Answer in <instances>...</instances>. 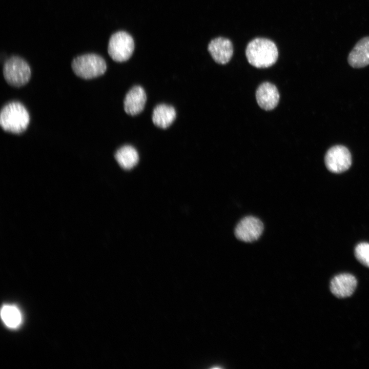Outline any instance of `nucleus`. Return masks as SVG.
<instances>
[{
    "instance_id": "1",
    "label": "nucleus",
    "mask_w": 369,
    "mask_h": 369,
    "mask_svg": "<svg viewBox=\"0 0 369 369\" xmlns=\"http://www.w3.org/2000/svg\"><path fill=\"white\" fill-rule=\"evenodd\" d=\"M245 55L248 62L257 68H266L273 65L278 57V49L271 40L256 38L248 44Z\"/></svg>"
},
{
    "instance_id": "2",
    "label": "nucleus",
    "mask_w": 369,
    "mask_h": 369,
    "mask_svg": "<svg viewBox=\"0 0 369 369\" xmlns=\"http://www.w3.org/2000/svg\"><path fill=\"white\" fill-rule=\"evenodd\" d=\"M30 115L20 102L12 101L5 105L0 113V125L5 131L20 134L27 128Z\"/></svg>"
},
{
    "instance_id": "3",
    "label": "nucleus",
    "mask_w": 369,
    "mask_h": 369,
    "mask_svg": "<svg viewBox=\"0 0 369 369\" xmlns=\"http://www.w3.org/2000/svg\"><path fill=\"white\" fill-rule=\"evenodd\" d=\"M71 67L77 76L89 79L104 74L107 69V64L101 56L88 53L74 58L72 61Z\"/></svg>"
},
{
    "instance_id": "4",
    "label": "nucleus",
    "mask_w": 369,
    "mask_h": 369,
    "mask_svg": "<svg viewBox=\"0 0 369 369\" xmlns=\"http://www.w3.org/2000/svg\"><path fill=\"white\" fill-rule=\"evenodd\" d=\"M3 73L6 82L15 87L25 85L29 81L31 75L29 64L17 56H11L5 62Z\"/></svg>"
},
{
    "instance_id": "5",
    "label": "nucleus",
    "mask_w": 369,
    "mask_h": 369,
    "mask_svg": "<svg viewBox=\"0 0 369 369\" xmlns=\"http://www.w3.org/2000/svg\"><path fill=\"white\" fill-rule=\"evenodd\" d=\"M134 49V39L127 32H116L109 39L108 52L109 56L115 61L123 62L128 60L132 55Z\"/></svg>"
},
{
    "instance_id": "6",
    "label": "nucleus",
    "mask_w": 369,
    "mask_h": 369,
    "mask_svg": "<svg viewBox=\"0 0 369 369\" xmlns=\"http://www.w3.org/2000/svg\"><path fill=\"white\" fill-rule=\"evenodd\" d=\"M327 169L334 173L346 171L352 165V156L347 148L342 145H336L330 148L324 157Z\"/></svg>"
},
{
    "instance_id": "7",
    "label": "nucleus",
    "mask_w": 369,
    "mask_h": 369,
    "mask_svg": "<svg viewBox=\"0 0 369 369\" xmlns=\"http://www.w3.org/2000/svg\"><path fill=\"white\" fill-rule=\"evenodd\" d=\"M263 224L258 218L248 216L242 218L235 229L236 238L243 242H252L256 241L263 231Z\"/></svg>"
},
{
    "instance_id": "8",
    "label": "nucleus",
    "mask_w": 369,
    "mask_h": 369,
    "mask_svg": "<svg viewBox=\"0 0 369 369\" xmlns=\"http://www.w3.org/2000/svg\"><path fill=\"white\" fill-rule=\"evenodd\" d=\"M357 284V281L354 276L343 273L334 276L331 279L330 289L335 296L344 298L351 296L354 293Z\"/></svg>"
},
{
    "instance_id": "9",
    "label": "nucleus",
    "mask_w": 369,
    "mask_h": 369,
    "mask_svg": "<svg viewBox=\"0 0 369 369\" xmlns=\"http://www.w3.org/2000/svg\"><path fill=\"white\" fill-rule=\"evenodd\" d=\"M208 50L214 61L222 65L228 63L233 54L232 43L229 39L223 37L211 40Z\"/></svg>"
},
{
    "instance_id": "10",
    "label": "nucleus",
    "mask_w": 369,
    "mask_h": 369,
    "mask_svg": "<svg viewBox=\"0 0 369 369\" xmlns=\"http://www.w3.org/2000/svg\"><path fill=\"white\" fill-rule=\"evenodd\" d=\"M279 97L277 87L269 82L262 83L256 92V99L258 105L266 111L274 109L278 104Z\"/></svg>"
},
{
    "instance_id": "11",
    "label": "nucleus",
    "mask_w": 369,
    "mask_h": 369,
    "mask_svg": "<svg viewBox=\"0 0 369 369\" xmlns=\"http://www.w3.org/2000/svg\"><path fill=\"white\" fill-rule=\"evenodd\" d=\"M147 100L146 93L140 86L132 87L127 93L124 101V110L130 115H136L144 110Z\"/></svg>"
},
{
    "instance_id": "12",
    "label": "nucleus",
    "mask_w": 369,
    "mask_h": 369,
    "mask_svg": "<svg viewBox=\"0 0 369 369\" xmlns=\"http://www.w3.org/2000/svg\"><path fill=\"white\" fill-rule=\"evenodd\" d=\"M348 62L355 68L369 65V36L362 38L356 44L348 55Z\"/></svg>"
},
{
    "instance_id": "13",
    "label": "nucleus",
    "mask_w": 369,
    "mask_h": 369,
    "mask_svg": "<svg viewBox=\"0 0 369 369\" xmlns=\"http://www.w3.org/2000/svg\"><path fill=\"white\" fill-rule=\"evenodd\" d=\"M176 116V111L173 107L166 104H159L154 109L152 118L156 126L166 129L172 125Z\"/></svg>"
},
{
    "instance_id": "14",
    "label": "nucleus",
    "mask_w": 369,
    "mask_h": 369,
    "mask_svg": "<svg viewBox=\"0 0 369 369\" xmlns=\"http://www.w3.org/2000/svg\"><path fill=\"white\" fill-rule=\"evenodd\" d=\"M114 157L119 165L126 170L133 168L139 160L137 150L130 145H125L120 148L116 151Z\"/></svg>"
},
{
    "instance_id": "15",
    "label": "nucleus",
    "mask_w": 369,
    "mask_h": 369,
    "mask_svg": "<svg viewBox=\"0 0 369 369\" xmlns=\"http://www.w3.org/2000/svg\"><path fill=\"white\" fill-rule=\"evenodd\" d=\"M1 315L4 322L9 327L15 328L21 323L20 312L13 305H4L1 309Z\"/></svg>"
},
{
    "instance_id": "16",
    "label": "nucleus",
    "mask_w": 369,
    "mask_h": 369,
    "mask_svg": "<svg viewBox=\"0 0 369 369\" xmlns=\"http://www.w3.org/2000/svg\"><path fill=\"white\" fill-rule=\"evenodd\" d=\"M357 260L363 265L369 268V243L361 242L356 245L354 251Z\"/></svg>"
}]
</instances>
